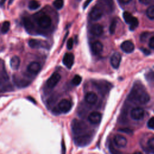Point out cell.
I'll use <instances>...</instances> for the list:
<instances>
[{"label":"cell","instance_id":"cell-16","mask_svg":"<svg viewBox=\"0 0 154 154\" xmlns=\"http://www.w3.org/2000/svg\"><path fill=\"white\" fill-rule=\"evenodd\" d=\"M41 69V66L38 62L33 61L29 64L27 67V70L32 74H37Z\"/></svg>","mask_w":154,"mask_h":154},{"label":"cell","instance_id":"cell-3","mask_svg":"<svg viewBox=\"0 0 154 154\" xmlns=\"http://www.w3.org/2000/svg\"><path fill=\"white\" fill-rule=\"evenodd\" d=\"M100 7L103 11L108 13H111L114 8L113 0H99L96 5Z\"/></svg>","mask_w":154,"mask_h":154},{"label":"cell","instance_id":"cell-8","mask_svg":"<svg viewBox=\"0 0 154 154\" xmlns=\"http://www.w3.org/2000/svg\"><path fill=\"white\" fill-rule=\"evenodd\" d=\"M52 23L51 18L46 14L42 16L38 20V25L42 28H49Z\"/></svg>","mask_w":154,"mask_h":154},{"label":"cell","instance_id":"cell-15","mask_svg":"<svg viewBox=\"0 0 154 154\" xmlns=\"http://www.w3.org/2000/svg\"><path fill=\"white\" fill-rule=\"evenodd\" d=\"M91 139L90 135L88 134H84L81 135L75 138L76 141V144L80 146H84L88 144Z\"/></svg>","mask_w":154,"mask_h":154},{"label":"cell","instance_id":"cell-4","mask_svg":"<svg viewBox=\"0 0 154 154\" xmlns=\"http://www.w3.org/2000/svg\"><path fill=\"white\" fill-rule=\"evenodd\" d=\"M60 79H61V75L57 72H54L48 79L46 81L47 86L50 88H52L57 85V84L58 83Z\"/></svg>","mask_w":154,"mask_h":154},{"label":"cell","instance_id":"cell-33","mask_svg":"<svg viewBox=\"0 0 154 154\" xmlns=\"http://www.w3.org/2000/svg\"><path fill=\"white\" fill-rule=\"evenodd\" d=\"M111 147H109V150H110V152H111L112 154H119V151L116 150H114V147L110 145Z\"/></svg>","mask_w":154,"mask_h":154},{"label":"cell","instance_id":"cell-39","mask_svg":"<svg viewBox=\"0 0 154 154\" xmlns=\"http://www.w3.org/2000/svg\"><path fill=\"white\" fill-rule=\"evenodd\" d=\"M133 154H142V153L141 152H136L134 153Z\"/></svg>","mask_w":154,"mask_h":154},{"label":"cell","instance_id":"cell-2","mask_svg":"<svg viewBox=\"0 0 154 154\" xmlns=\"http://www.w3.org/2000/svg\"><path fill=\"white\" fill-rule=\"evenodd\" d=\"M123 17L126 23L129 25V29L131 31L135 29L138 25V20L137 18L132 16L131 13L128 11H125L123 13Z\"/></svg>","mask_w":154,"mask_h":154},{"label":"cell","instance_id":"cell-21","mask_svg":"<svg viewBox=\"0 0 154 154\" xmlns=\"http://www.w3.org/2000/svg\"><path fill=\"white\" fill-rule=\"evenodd\" d=\"M40 6V3L36 0H31L28 4V8L31 10L37 9Z\"/></svg>","mask_w":154,"mask_h":154},{"label":"cell","instance_id":"cell-34","mask_svg":"<svg viewBox=\"0 0 154 154\" xmlns=\"http://www.w3.org/2000/svg\"><path fill=\"white\" fill-rule=\"evenodd\" d=\"M139 2L143 4H144V5H147L148 4H149V2H150L151 0H138Z\"/></svg>","mask_w":154,"mask_h":154},{"label":"cell","instance_id":"cell-38","mask_svg":"<svg viewBox=\"0 0 154 154\" xmlns=\"http://www.w3.org/2000/svg\"><path fill=\"white\" fill-rule=\"evenodd\" d=\"M5 1H6V0H1V5H2V6L3 5L4 3L5 2Z\"/></svg>","mask_w":154,"mask_h":154},{"label":"cell","instance_id":"cell-9","mask_svg":"<svg viewBox=\"0 0 154 154\" xmlns=\"http://www.w3.org/2000/svg\"><path fill=\"white\" fill-rule=\"evenodd\" d=\"M102 119V114L99 112L93 111L88 116V120L92 125L99 124Z\"/></svg>","mask_w":154,"mask_h":154},{"label":"cell","instance_id":"cell-24","mask_svg":"<svg viewBox=\"0 0 154 154\" xmlns=\"http://www.w3.org/2000/svg\"><path fill=\"white\" fill-rule=\"evenodd\" d=\"M117 20H116V19H114L112 20V22L109 25V31L110 34H113L115 32L116 26H117Z\"/></svg>","mask_w":154,"mask_h":154},{"label":"cell","instance_id":"cell-14","mask_svg":"<svg viewBox=\"0 0 154 154\" xmlns=\"http://www.w3.org/2000/svg\"><path fill=\"white\" fill-rule=\"evenodd\" d=\"M85 100L88 104L94 105L97 101V96L95 93L89 91L87 93L85 96Z\"/></svg>","mask_w":154,"mask_h":154},{"label":"cell","instance_id":"cell-37","mask_svg":"<svg viewBox=\"0 0 154 154\" xmlns=\"http://www.w3.org/2000/svg\"><path fill=\"white\" fill-rule=\"evenodd\" d=\"M120 131H122V132H123L128 133V134L132 133V131L131 129H120Z\"/></svg>","mask_w":154,"mask_h":154},{"label":"cell","instance_id":"cell-11","mask_svg":"<svg viewBox=\"0 0 154 154\" xmlns=\"http://www.w3.org/2000/svg\"><path fill=\"white\" fill-rule=\"evenodd\" d=\"M75 57L72 53H66L63 58V63L64 65L68 69H71L74 63Z\"/></svg>","mask_w":154,"mask_h":154},{"label":"cell","instance_id":"cell-30","mask_svg":"<svg viewBox=\"0 0 154 154\" xmlns=\"http://www.w3.org/2000/svg\"><path fill=\"white\" fill-rule=\"evenodd\" d=\"M147 126L149 129H154V117H151L147 122Z\"/></svg>","mask_w":154,"mask_h":154},{"label":"cell","instance_id":"cell-12","mask_svg":"<svg viewBox=\"0 0 154 154\" xmlns=\"http://www.w3.org/2000/svg\"><path fill=\"white\" fill-rule=\"evenodd\" d=\"M122 60V56L118 52H116L112 54L110 58V63L112 67L114 69L119 68Z\"/></svg>","mask_w":154,"mask_h":154},{"label":"cell","instance_id":"cell-17","mask_svg":"<svg viewBox=\"0 0 154 154\" xmlns=\"http://www.w3.org/2000/svg\"><path fill=\"white\" fill-rule=\"evenodd\" d=\"M90 32L94 35L99 36L103 34V28L100 24L96 23L92 25L90 29Z\"/></svg>","mask_w":154,"mask_h":154},{"label":"cell","instance_id":"cell-6","mask_svg":"<svg viewBox=\"0 0 154 154\" xmlns=\"http://www.w3.org/2000/svg\"><path fill=\"white\" fill-rule=\"evenodd\" d=\"M130 115L133 120H140L144 117V110L141 107H135L131 111Z\"/></svg>","mask_w":154,"mask_h":154},{"label":"cell","instance_id":"cell-27","mask_svg":"<svg viewBox=\"0 0 154 154\" xmlns=\"http://www.w3.org/2000/svg\"><path fill=\"white\" fill-rule=\"evenodd\" d=\"M23 23L24 25L25 26V28L27 29H31L33 28V24L32 23V22L28 18H25L23 20Z\"/></svg>","mask_w":154,"mask_h":154},{"label":"cell","instance_id":"cell-1","mask_svg":"<svg viewBox=\"0 0 154 154\" xmlns=\"http://www.w3.org/2000/svg\"><path fill=\"white\" fill-rule=\"evenodd\" d=\"M128 97L129 100L141 104H145L150 100V96L144 87L138 82L134 84Z\"/></svg>","mask_w":154,"mask_h":154},{"label":"cell","instance_id":"cell-7","mask_svg":"<svg viewBox=\"0 0 154 154\" xmlns=\"http://www.w3.org/2000/svg\"><path fill=\"white\" fill-rule=\"evenodd\" d=\"M103 13V11L102 10V8L99 6L96 5L91 9L89 14V16L91 20H97L102 17Z\"/></svg>","mask_w":154,"mask_h":154},{"label":"cell","instance_id":"cell-29","mask_svg":"<svg viewBox=\"0 0 154 154\" xmlns=\"http://www.w3.org/2000/svg\"><path fill=\"white\" fill-rule=\"evenodd\" d=\"M146 78L149 82H154V72H149L146 75Z\"/></svg>","mask_w":154,"mask_h":154},{"label":"cell","instance_id":"cell-25","mask_svg":"<svg viewBox=\"0 0 154 154\" xmlns=\"http://www.w3.org/2000/svg\"><path fill=\"white\" fill-rule=\"evenodd\" d=\"M64 5V1L63 0H55L53 2V5L56 9L60 10L62 8Z\"/></svg>","mask_w":154,"mask_h":154},{"label":"cell","instance_id":"cell-26","mask_svg":"<svg viewBox=\"0 0 154 154\" xmlns=\"http://www.w3.org/2000/svg\"><path fill=\"white\" fill-rule=\"evenodd\" d=\"M81 81H82V78L79 75H76L73 78L72 81V83L74 85H79L80 84V83L81 82Z\"/></svg>","mask_w":154,"mask_h":154},{"label":"cell","instance_id":"cell-22","mask_svg":"<svg viewBox=\"0 0 154 154\" xmlns=\"http://www.w3.org/2000/svg\"><path fill=\"white\" fill-rule=\"evenodd\" d=\"M146 15L150 19H154V5H150L146 10Z\"/></svg>","mask_w":154,"mask_h":154},{"label":"cell","instance_id":"cell-41","mask_svg":"<svg viewBox=\"0 0 154 154\" xmlns=\"http://www.w3.org/2000/svg\"><path fill=\"white\" fill-rule=\"evenodd\" d=\"M78 1H81V0H78Z\"/></svg>","mask_w":154,"mask_h":154},{"label":"cell","instance_id":"cell-20","mask_svg":"<svg viewBox=\"0 0 154 154\" xmlns=\"http://www.w3.org/2000/svg\"><path fill=\"white\" fill-rule=\"evenodd\" d=\"M20 58L17 56H13L10 60V65L11 68L13 70H16L19 69L20 66Z\"/></svg>","mask_w":154,"mask_h":154},{"label":"cell","instance_id":"cell-5","mask_svg":"<svg viewBox=\"0 0 154 154\" xmlns=\"http://www.w3.org/2000/svg\"><path fill=\"white\" fill-rule=\"evenodd\" d=\"M72 106V104L71 101L66 99H62L61 101H60L58 105L59 110L63 113L68 112L71 109Z\"/></svg>","mask_w":154,"mask_h":154},{"label":"cell","instance_id":"cell-31","mask_svg":"<svg viewBox=\"0 0 154 154\" xmlns=\"http://www.w3.org/2000/svg\"><path fill=\"white\" fill-rule=\"evenodd\" d=\"M73 40L72 38H70L68 39L67 42V48L69 50H71L73 48Z\"/></svg>","mask_w":154,"mask_h":154},{"label":"cell","instance_id":"cell-10","mask_svg":"<svg viewBox=\"0 0 154 154\" xmlns=\"http://www.w3.org/2000/svg\"><path fill=\"white\" fill-rule=\"evenodd\" d=\"M113 141L115 145L119 148L125 147L128 143L127 139L124 136L119 134L116 135L114 137Z\"/></svg>","mask_w":154,"mask_h":154},{"label":"cell","instance_id":"cell-36","mask_svg":"<svg viewBox=\"0 0 154 154\" xmlns=\"http://www.w3.org/2000/svg\"><path fill=\"white\" fill-rule=\"evenodd\" d=\"M119 2L122 4H128L131 0H118Z\"/></svg>","mask_w":154,"mask_h":154},{"label":"cell","instance_id":"cell-23","mask_svg":"<svg viewBox=\"0 0 154 154\" xmlns=\"http://www.w3.org/2000/svg\"><path fill=\"white\" fill-rule=\"evenodd\" d=\"M10 23L8 21H4L2 25L1 26V32L2 34H5L8 32V31L10 29Z\"/></svg>","mask_w":154,"mask_h":154},{"label":"cell","instance_id":"cell-19","mask_svg":"<svg viewBox=\"0 0 154 154\" xmlns=\"http://www.w3.org/2000/svg\"><path fill=\"white\" fill-rule=\"evenodd\" d=\"M44 43L41 40L37 39H30L28 41V45L30 48L34 49H38L44 47Z\"/></svg>","mask_w":154,"mask_h":154},{"label":"cell","instance_id":"cell-40","mask_svg":"<svg viewBox=\"0 0 154 154\" xmlns=\"http://www.w3.org/2000/svg\"><path fill=\"white\" fill-rule=\"evenodd\" d=\"M13 1H14V0H9V4H12V2H13Z\"/></svg>","mask_w":154,"mask_h":154},{"label":"cell","instance_id":"cell-35","mask_svg":"<svg viewBox=\"0 0 154 154\" xmlns=\"http://www.w3.org/2000/svg\"><path fill=\"white\" fill-rule=\"evenodd\" d=\"M93 0H86L85 1V2H84V8L85 9L88 5H89V4Z\"/></svg>","mask_w":154,"mask_h":154},{"label":"cell","instance_id":"cell-18","mask_svg":"<svg viewBox=\"0 0 154 154\" xmlns=\"http://www.w3.org/2000/svg\"><path fill=\"white\" fill-rule=\"evenodd\" d=\"M103 44L99 42L96 41L94 42L91 45V51L95 55H99L103 51Z\"/></svg>","mask_w":154,"mask_h":154},{"label":"cell","instance_id":"cell-32","mask_svg":"<svg viewBox=\"0 0 154 154\" xmlns=\"http://www.w3.org/2000/svg\"><path fill=\"white\" fill-rule=\"evenodd\" d=\"M149 46L150 48L154 49V36L150 38L149 42Z\"/></svg>","mask_w":154,"mask_h":154},{"label":"cell","instance_id":"cell-13","mask_svg":"<svg viewBox=\"0 0 154 154\" xmlns=\"http://www.w3.org/2000/svg\"><path fill=\"white\" fill-rule=\"evenodd\" d=\"M121 49L125 53L129 54L134 51L135 46L134 43L130 40H126L123 42L120 45Z\"/></svg>","mask_w":154,"mask_h":154},{"label":"cell","instance_id":"cell-28","mask_svg":"<svg viewBox=\"0 0 154 154\" xmlns=\"http://www.w3.org/2000/svg\"><path fill=\"white\" fill-rule=\"evenodd\" d=\"M147 146L150 152L154 154V137H152L148 140Z\"/></svg>","mask_w":154,"mask_h":154}]
</instances>
